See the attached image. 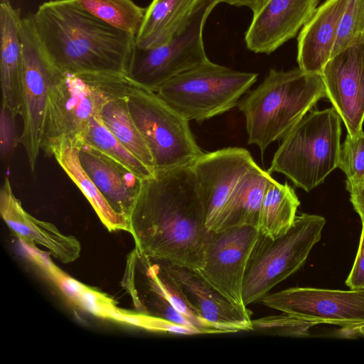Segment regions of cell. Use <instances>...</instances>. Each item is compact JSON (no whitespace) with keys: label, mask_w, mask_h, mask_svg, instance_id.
I'll return each instance as SVG.
<instances>
[{"label":"cell","mask_w":364,"mask_h":364,"mask_svg":"<svg viewBox=\"0 0 364 364\" xmlns=\"http://www.w3.org/2000/svg\"><path fill=\"white\" fill-rule=\"evenodd\" d=\"M20 35L23 60L20 115L23 124L20 142L34 172L41 149L48 92L57 75L62 72L51 62L43 48L31 15L22 17Z\"/></svg>","instance_id":"obj_10"},{"label":"cell","mask_w":364,"mask_h":364,"mask_svg":"<svg viewBox=\"0 0 364 364\" xmlns=\"http://www.w3.org/2000/svg\"><path fill=\"white\" fill-rule=\"evenodd\" d=\"M70 178L80 189L109 231L125 230L129 232V219L116 212L82 168L79 149L68 141H63L50 152Z\"/></svg>","instance_id":"obj_24"},{"label":"cell","mask_w":364,"mask_h":364,"mask_svg":"<svg viewBox=\"0 0 364 364\" xmlns=\"http://www.w3.org/2000/svg\"><path fill=\"white\" fill-rule=\"evenodd\" d=\"M155 261L176 283L203 318L227 333L253 330L250 311L234 306L194 270L166 261Z\"/></svg>","instance_id":"obj_16"},{"label":"cell","mask_w":364,"mask_h":364,"mask_svg":"<svg viewBox=\"0 0 364 364\" xmlns=\"http://www.w3.org/2000/svg\"><path fill=\"white\" fill-rule=\"evenodd\" d=\"M129 82V79L125 74L112 76L100 117L114 136L141 163L155 172L151 152L128 110L126 89Z\"/></svg>","instance_id":"obj_21"},{"label":"cell","mask_w":364,"mask_h":364,"mask_svg":"<svg viewBox=\"0 0 364 364\" xmlns=\"http://www.w3.org/2000/svg\"><path fill=\"white\" fill-rule=\"evenodd\" d=\"M262 0H223L230 5L235 6H246L253 11Z\"/></svg>","instance_id":"obj_35"},{"label":"cell","mask_w":364,"mask_h":364,"mask_svg":"<svg viewBox=\"0 0 364 364\" xmlns=\"http://www.w3.org/2000/svg\"><path fill=\"white\" fill-rule=\"evenodd\" d=\"M20 10L9 0L0 4L1 85L2 105L14 116L21 112L22 47Z\"/></svg>","instance_id":"obj_20"},{"label":"cell","mask_w":364,"mask_h":364,"mask_svg":"<svg viewBox=\"0 0 364 364\" xmlns=\"http://www.w3.org/2000/svg\"><path fill=\"white\" fill-rule=\"evenodd\" d=\"M263 305L303 319L346 329L364 326V288L350 290L291 287L267 294Z\"/></svg>","instance_id":"obj_11"},{"label":"cell","mask_w":364,"mask_h":364,"mask_svg":"<svg viewBox=\"0 0 364 364\" xmlns=\"http://www.w3.org/2000/svg\"><path fill=\"white\" fill-rule=\"evenodd\" d=\"M257 164L248 150L227 147L203 153L192 164L206 210L205 227L214 231L235 188Z\"/></svg>","instance_id":"obj_13"},{"label":"cell","mask_w":364,"mask_h":364,"mask_svg":"<svg viewBox=\"0 0 364 364\" xmlns=\"http://www.w3.org/2000/svg\"><path fill=\"white\" fill-rule=\"evenodd\" d=\"M257 76L209 60L170 79L155 92L188 121L201 122L237 106Z\"/></svg>","instance_id":"obj_6"},{"label":"cell","mask_w":364,"mask_h":364,"mask_svg":"<svg viewBox=\"0 0 364 364\" xmlns=\"http://www.w3.org/2000/svg\"><path fill=\"white\" fill-rule=\"evenodd\" d=\"M348 0H326L299 32L297 63L307 73H321L331 58L343 14Z\"/></svg>","instance_id":"obj_19"},{"label":"cell","mask_w":364,"mask_h":364,"mask_svg":"<svg viewBox=\"0 0 364 364\" xmlns=\"http://www.w3.org/2000/svg\"><path fill=\"white\" fill-rule=\"evenodd\" d=\"M346 284L350 289L364 288V223H362V230L356 257L346 280Z\"/></svg>","instance_id":"obj_33"},{"label":"cell","mask_w":364,"mask_h":364,"mask_svg":"<svg viewBox=\"0 0 364 364\" xmlns=\"http://www.w3.org/2000/svg\"><path fill=\"white\" fill-rule=\"evenodd\" d=\"M324 97L321 73L299 68L287 71L271 69L262 83L237 105L245 116L248 144L257 145L263 153L272 143L283 139Z\"/></svg>","instance_id":"obj_3"},{"label":"cell","mask_w":364,"mask_h":364,"mask_svg":"<svg viewBox=\"0 0 364 364\" xmlns=\"http://www.w3.org/2000/svg\"><path fill=\"white\" fill-rule=\"evenodd\" d=\"M321 75L326 98L339 114L347 134L356 135L364 122V43L332 57Z\"/></svg>","instance_id":"obj_14"},{"label":"cell","mask_w":364,"mask_h":364,"mask_svg":"<svg viewBox=\"0 0 364 364\" xmlns=\"http://www.w3.org/2000/svg\"><path fill=\"white\" fill-rule=\"evenodd\" d=\"M36 34L63 73L127 74L135 36L81 8L75 0H50L31 14Z\"/></svg>","instance_id":"obj_2"},{"label":"cell","mask_w":364,"mask_h":364,"mask_svg":"<svg viewBox=\"0 0 364 364\" xmlns=\"http://www.w3.org/2000/svg\"><path fill=\"white\" fill-rule=\"evenodd\" d=\"M341 119L332 107L309 112L283 138L267 170L309 192L338 168Z\"/></svg>","instance_id":"obj_4"},{"label":"cell","mask_w":364,"mask_h":364,"mask_svg":"<svg viewBox=\"0 0 364 364\" xmlns=\"http://www.w3.org/2000/svg\"><path fill=\"white\" fill-rule=\"evenodd\" d=\"M223 0H200L185 27L164 44L134 46L126 75L138 86L156 92L173 77L209 60L203 31L210 13Z\"/></svg>","instance_id":"obj_9"},{"label":"cell","mask_w":364,"mask_h":364,"mask_svg":"<svg viewBox=\"0 0 364 364\" xmlns=\"http://www.w3.org/2000/svg\"><path fill=\"white\" fill-rule=\"evenodd\" d=\"M363 43L364 0H348L340 22L331 58L350 47Z\"/></svg>","instance_id":"obj_28"},{"label":"cell","mask_w":364,"mask_h":364,"mask_svg":"<svg viewBox=\"0 0 364 364\" xmlns=\"http://www.w3.org/2000/svg\"><path fill=\"white\" fill-rule=\"evenodd\" d=\"M299 205L294 188L273 178L266 188L260 209L259 233L272 239L284 234L294 223Z\"/></svg>","instance_id":"obj_25"},{"label":"cell","mask_w":364,"mask_h":364,"mask_svg":"<svg viewBox=\"0 0 364 364\" xmlns=\"http://www.w3.org/2000/svg\"><path fill=\"white\" fill-rule=\"evenodd\" d=\"M200 0H152L147 8L135 46L149 48L166 43L189 21Z\"/></svg>","instance_id":"obj_22"},{"label":"cell","mask_w":364,"mask_h":364,"mask_svg":"<svg viewBox=\"0 0 364 364\" xmlns=\"http://www.w3.org/2000/svg\"><path fill=\"white\" fill-rule=\"evenodd\" d=\"M326 219L301 213L284 234L272 239L259 233L249 258L242 287L244 304L260 299L297 272L320 241Z\"/></svg>","instance_id":"obj_5"},{"label":"cell","mask_w":364,"mask_h":364,"mask_svg":"<svg viewBox=\"0 0 364 364\" xmlns=\"http://www.w3.org/2000/svg\"><path fill=\"white\" fill-rule=\"evenodd\" d=\"M272 179L257 165L250 169L229 198L213 232L246 225L257 228L264 195Z\"/></svg>","instance_id":"obj_23"},{"label":"cell","mask_w":364,"mask_h":364,"mask_svg":"<svg viewBox=\"0 0 364 364\" xmlns=\"http://www.w3.org/2000/svg\"><path fill=\"white\" fill-rule=\"evenodd\" d=\"M1 218L21 242L46 247L63 263L76 260L80 255L79 241L60 232L52 223L42 221L28 213L14 196L10 181L4 179L0 192Z\"/></svg>","instance_id":"obj_17"},{"label":"cell","mask_w":364,"mask_h":364,"mask_svg":"<svg viewBox=\"0 0 364 364\" xmlns=\"http://www.w3.org/2000/svg\"><path fill=\"white\" fill-rule=\"evenodd\" d=\"M191 165L157 170L142 180L129 218L135 248L155 260L197 270L210 231Z\"/></svg>","instance_id":"obj_1"},{"label":"cell","mask_w":364,"mask_h":364,"mask_svg":"<svg viewBox=\"0 0 364 364\" xmlns=\"http://www.w3.org/2000/svg\"><path fill=\"white\" fill-rule=\"evenodd\" d=\"M338 168L346 176V185H364V131L346 135L341 146Z\"/></svg>","instance_id":"obj_29"},{"label":"cell","mask_w":364,"mask_h":364,"mask_svg":"<svg viewBox=\"0 0 364 364\" xmlns=\"http://www.w3.org/2000/svg\"><path fill=\"white\" fill-rule=\"evenodd\" d=\"M15 117L7 108L1 105L0 120V151L4 160L9 159L14 152L18 141L16 133Z\"/></svg>","instance_id":"obj_32"},{"label":"cell","mask_w":364,"mask_h":364,"mask_svg":"<svg viewBox=\"0 0 364 364\" xmlns=\"http://www.w3.org/2000/svg\"><path fill=\"white\" fill-rule=\"evenodd\" d=\"M84 10L105 23L136 37L146 11L132 0H75Z\"/></svg>","instance_id":"obj_26"},{"label":"cell","mask_w":364,"mask_h":364,"mask_svg":"<svg viewBox=\"0 0 364 364\" xmlns=\"http://www.w3.org/2000/svg\"><path fill=\"white\" fill-rule=\"evenodd\" d=\"M252 331H259L284 336L303 337L309 335V329L318 325L286 313L252 320Z\"/></svg>","instance_id":"obj_30"},{"label":"cell","mask_w":364,"mask_h":364,"mask_svg":"<svg viewBox=\"0 0 364 364\" xmlns=\"http://www.w3.org/2000/svg\"><path fill=\"white\" fill-rule=\"evenodd\" d=\"M356 333H357V335L364 336V326H362V327L356 329Z\"/></svg>","instance_id":"obj_36"},{"label":"cell","mask_w":364,"mask_h":364,"mask_svg":"<svg viewBox=\"0 0 364 364\" xmlns=\"http://www.w3.org/2000/svg\"><path fill=\"white\" fill-rule=\"evenodd\" d=\"M320 0H262L252 11L245 32L249 50L269 54L293 38L311 18Z\"/></svg>","instance_id":"obj_15"},{"label":"cell","mask_w":364,"mask_h":364,"mask_svg":"<svg viewBox=\"0 0 364 364\" xmlns=\"http://www.w3.org/2000/svg\"><path fill=\"white\" fill-rule=\"evenodd\" d=\"M116 321L128 323L141 328L180 335L203 334L199 329L184 326L165 318L141 312H133L121 309Z\"/></svg>","instance_id":"obj_31"},{"label":"cell","mask_w":364,"mask_h":364,"mask_svg":"<svg viewBox=\"0 0 364 364\" xmlns=\"http://www.w3.org/2000/svg\"><path fill=\"white\" fill-rule=\"evenodd\" d=\"M126 101L131 117L151 152L156 171L191 165L203 154L189 121L155 92L129 79Z\"/></svg>","instance_id":"obj_8"},{"label":"cell","mask_w":364,"mask_h":364,"mask_svg":"<svg viewBox=\"0 0 364 364\" xmlns=\"http://www.w3.org/2000/svg\"><path fill=\"white\" fill-rule=\"evenodd\" d=\"M83 144H87L102 151L142 180L154 173L114 136L103 123L100 114L90 119L84 134Z\"/></svg>","instance_id":"obj_27"},{"label":"cell","mask_w":364,"mask_h":364,"mask_svg":"<svg viewBox=\"0 0 364 364\" xmlns=\"http://www.w3.org/2000/svg\"><path fill=\"white\" fill-rule=\"evenodd\" d=\"M77 148L81 165L89 177L112 208L129 219L141 190L142 179L87 144Z\"/></svg>","instance_id":"obj_18"},{"label":"cell","mask_w":364,"mask_h":364,"mask_svg":"<svg viewBox=\"0 0 364 364\" xmlns=\"http://www.w3.org/2000/svg\"><path fill=\"white\" fill-rule=\"evenodd\" d=\"M346 188L350 193V201L355 211L364 223V185H346Z\"/></svg>","instance_id":"obj_34"},{"label":"cell","mask_w":364,"mask_h":364,"mask_svg":"<svg viewBox=\"0 0 364 364\" xmlns=\"http://www.w3.org/2000/svg\"><path fill=\"white\" fill-rule=\"evenodd\" d=\"M117 73H60L48 92L41 149L65 141L79 147L92 117L100 114L112 76Z\"/></svg>","instance_id":"obj_7"},{"label":"cell","mask_w":364,"mask_h":364,"mask_svg":"<svg viewBox=\"0 0 364 364\" xmlns=\"http://www.w3.org/2000/svg\"><path fill=\"white\" fill-rule=\"evenodd\" d=\"M259 235L258 229L249 225L210 231L205 250L204 266L194 270L242 311H248L242 298L245 271Z\"/></svg>","instance_id":"obj_12"}]
</instances>
